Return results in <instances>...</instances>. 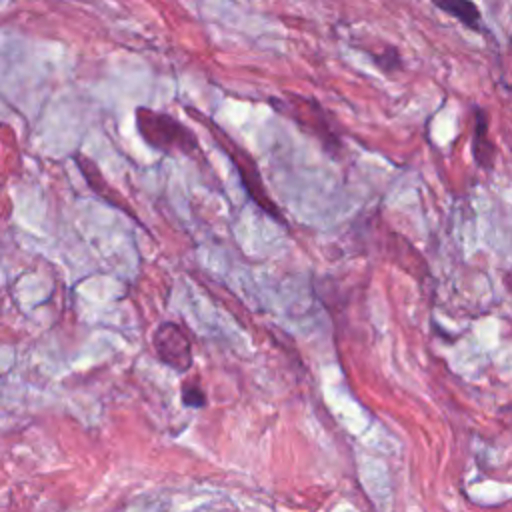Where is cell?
Listing matches in <instances>:
<instances>
[{"label":"cell","instance_id":"cell-3","mask_svg":"<svg viewBox=\"0 0 512 512\" xmlns=\"http://www.w3.org/2000/svg\"><path fill=\"white\" fill-rule=\"evenodd\" d=\"M136 130L144 144L152 150H158L166 156H188L194 158L200 154V142L192 128L180 122L176 116L154 110L150 106H136L134 110Z\"/></svg>","mask_w":512,"mask_h":512},{"label":"cell","instance_id":"cell-5","mask_svg":"<svg viewBox=\"0 0 512 512\" xmlns=\"http://www.w3.org/2000/svg\"><path fill=\"white\" fill-rule=\"evenodd\" d=\"M472 156L474 162L486 170L492 172L496 162V146L488 136V114L484 108H474V126H472Z\"/></svg>","mask_w":512,"mask_h":512},{"label":"cell","instance_id":"cell-6","mask_svg":"<svg viewBox=\"0 0 512 512\" xmlns=\"http://www.w3.org/2000/svg\"><path fill=\"white\" fill-rule=\"evenodd\" d=\"M74 158H76V164H78V168L82 170V174H84V178H86L88 186H90V188H92V190H94L102 200H106L108 204H112V206L120 208L122 212L130 214V216L138 222V218H136L134 210L124 202V198H122V196H118V194H116V190H112V188L108 186V182L102 178V174H100L98 166H96L90 158H86V156H82V154H76Z\"/></svg>","mask_w":512,"mask_h":512},{"label":"cell","instance_id":"cell-2","mask_svg":"<svg viewBox=\"0 0 512 512\" xmlns=\"http://www.w3.org/2000/svg\"><path fill=\"white\" fill-rule=\"evenodd\" d=\"M268 104L288 120H292L302 132L316 138L324 152L330 156H340L344 144H342V132L338 128V120L334 112L324 108L316 98L300 96L292 92H284L282 96L268 98Z\"/></svg>","mask_w":512,"mask_h":512},{"label":"cell","instance_id":"cell-9","mask_svg":"<svg viewBox=\"0 0 512 512\" xmlns=\"http://www.w3.org/2000/svg\"><path fill=\"white\" fill-rule=\"evenodd\" d=\"M182 402L188 406V408H202L206 406V394L204 390L200 388L198 380L192 378V380H186L182 384Z\"/></svg>","mask_w":512,"mask_h":512},{"label":"cell","instance_id":"cell-8","mask_svg":"<svg viewBox=\"0 0 512 512\" xmlns=\"http://www.w3.org/2000/svg\"><path fill=\"white\" fill-rule=\"evenodd\" d=\"M370 58H372V62H374L384 74H394V72H398V70L402 68V56H400V52H398L394 46L384 48L380 54L370 52Z\"/></svg>","mask_w":512,"mask_h":512},{"label":"cell","instance_id":"cell-4","mask_svg":"<svg viewBox=\"0 0 512 512\" xmlns=\"http://www.w3.org/2000/svg\"><path fill=\"white\" fill-rule=\"evenodd\" d=\"M152 346L162 364L176 372H188L192 366V342L186 330L176 322H162L152 336Z\"/></svg>","mask_w":512,"mask_h":512},{"label":"cell","instance_id":"cell-1","mask_svg":"<svg viewBox=\"0 0 512 512\" xmlns=\"http://www.w3.org/2000/svg\"><path fill=\"white\" fill-rule=\"evenodd\" d=\"M186 112L198 120L202 126H206V130L212 134V138L216 140V144L224 150V154L230 158V162L234 164L238 176H240V182H242V188L246 190V194L250 196V200L264 212L268 214L272 220L280 222V224H288L282 210L278 208V204L270 198L266 186H264V180H262V174H260V168L256 164V158L244 148L240 146L224 128H220L212 118L204 116L200 110L192 108V106H184Z\"/></svg>","mask_w":512,"mask_h":512},{"label":"cell","instance_id":"cell-7","mask_svg":"<svg viewBox=\"0 0 512 512\" xmlns=\"http://www.w3.org/2000/svg\"><path fill=\"white\" fill-rule=\"evenodd\" d=\"M430 2L440 12L460 22L464 28L478 34H488L486 26L482 24V12L474 0H430Z\"/></svg>","mask_w":512,"mask_h":512}]
</instances>
